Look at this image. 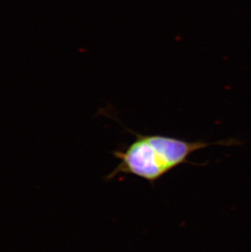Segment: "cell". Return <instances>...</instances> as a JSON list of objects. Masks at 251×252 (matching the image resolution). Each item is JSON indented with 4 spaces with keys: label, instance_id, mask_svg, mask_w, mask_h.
I'll return each instance as SVG.
<instances>
[{
    "label": "cell",
    "instance_id": "cell-1",
    "mask_svg": "<svg viewBox=\"0 0 251 252\" xmlns=\"http://www.w3.org/2000/svg\"><path fill=\"white\" fill-rule=\"evenodd\" d=\"M135 140L123 150L113 152L119 164L107 176L110 181L120 175H133L156 183L170 171L185 163L193 153L213 145L203 140L188 141L162 135L135 134Z\"/></svg>",
    "mask_w": 251,
    "mask_h": 252
}]
</instances>
